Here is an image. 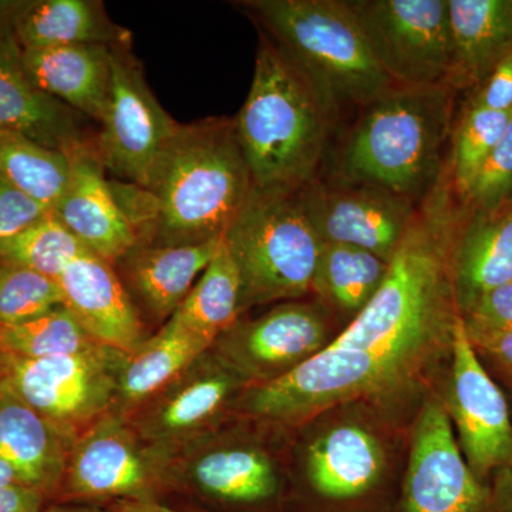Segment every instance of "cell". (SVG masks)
Listing matches in <instances>:
<instances>
[{"mask_svg":"<svg viewBox=\"0 0 512 512\" xmlns=\"http://www.w3.org/2000/svg\"><path fill=\"white\" fill-rule=\"evenodd\" d=\"M510 113L481 109L468 104L456 133L451 153L450 183L454 194L464 200L485 158L504 136Z\"/></svg>","mask_w":512,"mask_h":512,"instance_id":"cell-32","label":"cell"},{"mask_svg":"<svg viewBox=\"0 0 512 512\" xmlns=\"http://www.w3.org/2000/svg\"><path fill=\"white\" fill-rule=\"evenodd\" d=\"M210 349L168 319L157 335L144 340L127 356L113 412L127 417Z\"/></svg>","mask_w":512,"mask_h":512,"instance_id":"cell-26","label":"cell"},{"mask_svg":"<svg viewBox=\"0 0 512 512\" xmlns=\"http://www.w3.org/2000/svg\"><path fill=\"white\" fill-rule=\"evenodd\" d=\"M79 116L32 82L12 32H0V133L22 134L72 154L94 141L84 134Z\"/></svg>","mask_w":512,"mask_h":512,"instance_id":"cell-18","label":"cell"},{"mask_svg":"<svg viewBox=\"0 0 512 512\" xmlns=\"http://www.w3.org/2000/svg\"><path fill=\"white\" fill-rule=\"evenodd\" d=\"M402 512H493L490 485L468 466L443 400H427L414 426Z\"/></svg>","mask_w":512,"mask_h":512,"instance_id":"cell-13","label":"cell"},{"mask_svg":"<svg viewBox=\"0 0 512 512\" xmlns=\"http://www.w3.org/2000/svg\"><path fill=\"white\" fill-rule=\"evenodd\" d=\"M330 343L319 306L285 302L265 315L238 320L211 350L247 387L274 382Z\"/></svg>","mask_w":512,"mask_h":512,"instance_id":"cell-12","label":"cell"},{"mask_svg":"<svg viewBox=\"0 0 512 512\" xmlns=\"http://www.w3.org/2000/svg\"><path fill=\"white\" fill-rule=\"evenodd\" d=\"M180 126L151 92L133 40L114 45L109 97L94 138L107 173L143 187Z\"/></svg>","mask_w":512,"mask_h":512,"instance_id":"cell-6","label":"cell"},{"mask_svg":"<svg viewBox=\"0 0 512 512\" xmlns=\"http://www.w3.org/2000/svg\"><path fill=\"white\" fill-rule=\"evenodd\" d=\"M171 463L126 417L110 412L77 437L62 488L76 500L157 501L171 485Z\"/></svg>","mask_w":512,"mask_h":512,"instance_id":"cell-8","label":"cell"},{"mask_svg":"<svg viewBox=\"0 0 512 512\" xmlns=\"http://www.w3.org/2000/svg\"><path fill=\"white\" fill-rule=\"evenodd\" d=\"M467 336L480 359L487 360L512 393V332Z\"/></svg>","mask_w":512,"mask_h":512,"instance_id":"cell-38","label":"cell"},{"mask_svg":"<svg viewBox=\"0 0 512 512\" xmlns=\"http://www.w3.org/2000/svg\"><path fill=\"white\" fill-rule=\"evenodd\" d=\"M245 389L210 349L126 419L141 439L174 458L211 436Z\"/></svg>","mask_w":512,"mask_h":512,"instance_id":"cell-10","label":"cell"},{"mask_svg":"<svg viewBox=\"0 0 512 512\" xmlns=\"http://www.w3.org/2000/svg\"><path fill=\"white\" fill-rule=\"evenodd\" d=\"M77 437L32 409L0 379V457L22 485L45 495L59 491Z\"/></svg>","mask_w":512,"mask_h":512,"instance_id":"cell-19","label":"cell"},{"mask_svg":"<svg viewBox=\"0 0 512 512\" xmlns=\"http://www.w3.org/2000/svg\"><path fill=\"white\" fill-rule=\"evenodd\" d=\"M64 306L100 345L131 355L146 340L136 302L106 259L84 252L57 278Z\"/></svg>","mask_w":512,"mask_h":512,"instance_id":"cell-17","label":"cell"},{"mask_svg":"<svg viewBox=\"0 0 512 512\" xmlns=\"http://www.w3.org/2000/svg\"><path fill=\"white\" fill-rule=\"evenodd\" d=\"M239 6L299 67L333 114L346 106L366 109L396 87L346 0H247Z\"/></svg>","mask_w":512,"mask_h":512,"instance_id":"cell-4","label":"cell"},{"mask_svg":"<svg viewBox=\"0 0 512 512\" xmlns=\"http://www.w3.org/2000/svg\"><path fill=\"white\" fill-rule=\"evenodd\" d=\"M119 512H177L171 508L158 504V501H146V503H124Z\"/></svg>","mask_w":512,"mask_h":512,"instance_id":"cell-41","label":"cell"},{"mask_svg":"<svg viewBox=\"0 0 512 512\" xmlns=\"http://www.w3.org/2000/svg\"><path fill=\"white\" fill-rule=\"evenodd\" d=\"M306 478L323 500L346 503L369 494L382 480L386 457L380 441L359 424H339L306 451Z\"/></svg>","mask_w":512,"mask_h":512,"instance_id":"cell-22","label":"cell"},{"mask_svg":"<svg viewBox=\"0 0 512 512\" xmlns=\"http://www.w3.org/2000/svg\"><path fill=\"white\" fill-rule=\"evenodd\" d=\"M470 104L500 113L512 111V52L495 64L487 79L477 87Z\"/></svg>","mask_w":512,"mask_h":512,"instance_id":"cell-37","label":"cell"},{"mask_svg":"<svg viewBox=\"0 0 512 512\" xmlns=\"http://www.w3.org/2000/svg\"><path fill=\"white\" fill-rule=\"evenodd\" d=\"M70 154L16 133H0V177L52 212L70 177Z\"/></svg>","mask_w":512,"mask_h":512,"instance_id":"cell-29","label":"cell"},{"mask_svg":"<svg viewBox=\"0 0 512 512\" xmlns=\"http://www.w3.org/2000/svg\"><path fill=\"white\" fill-rule=\"evenodd\" d=\"M332 116L305 74L262 32L251 90L234 119L252 187L295 194L313 183Z\"/></svg>","mask_w":512,"mask_h":512,"instance_id":"cell-2","label":"cell"},{"mask_svg":"<svg viewBox=\"0 0 512 512\" xmlns=\"http://www.w3.org/2000/svg\"><path fill=\"white\" fill-rule=\"evenodd\" d=\"M0 485H22L18 474L0 457Z\"/></svg>","mask_w":512,"mask_h":512,"instance_id":"cell-42","label":"cell"},{"mask_svg":"<svg viewBox=\"0 0 512 512\" xmlns=\"http://www.w3.org/2000/svg\"><path fill=\"white\" fill-rule=\"evenodd\" d=\"M490 490L493 512H512V457L495 471Z\"/></svg>","mask_w":512,"mask_h":512,"instance_id":"cell-40","label":"cell"},{"mask_svg":"<svg viewBox=\"0 0 512 512\" xmlns=\"http://www.w3.org/2000/svg\"><path fill=\"white\" fill-rule=\"evenodd\" d=\"M384 72L399 87L447 84L448 0H346Z\"/></svg>","mask_w":512,"mask_h":512,"instance_id":"cell-9","label":"cell"},{"mask_svg":"<svg viewBox=\"0 0 512 512\" xmlns=\"http://www.w3.org/2000/svg\"><path fill=\"white\" fill-rule=\"evenodd\" d=\"M389 271V262L363 249L323 244L312 292L330 308L353 315L375 296Z\"/></svg>","mask_w":512,"mask_h":512,"instance_id":"cell-28","label":"cell"},{"mask_svg":"<svg viewBox=\"0 0 512 512\" xmlns=\"http://www.w3.org/2000/svg\"><path fill=\"white\" fill-rule=\"evenodd\" d=\"M511 52H512V47H511Z\"/></svg>","mask_w":512,"mask_h":512,"instance_id":"cell-45","label":"cell"},{"mask_svg":"<svg viewBox=\"0 0 512 512\" xmlns=\"http://www.w3.org/2000/svg\"><path fill=\"white\" fill-rule=\"evenodd\" d=\"M101 346L64 305L20 325L0 326V350L18 359L77 355Z\"/></svg>","mask_w":512,"mask_h":512,"instance_id":"cell-30","label":"cell"},{"mask_svg":"<svg viewBox=\"0 0 512 512\" xmlns=\"http://www.w3.org/2000/svg\"><path fill=\"white\" fill-rule=\"evenodd\" d=\"M127 356L106 346L45 359L8 356L0 379L36 412L80 434L113 412Z\"/></svg>","mask_w":512,"mask_h":512,"instance_id":"cell-7","label":"cell"},{"mask_svg":"<svg viewBox=\"0 0 512 512\" xmlns=\"http://www.w3.org/2000/svg\"><path fill=\"white\" fill-rule=\"evenodd\" d=\"M42 512H110L92 505H55Z\"/></svg>","mask_w":512,"mask_h":512,"instance_id":"cell-43","label":"cell"},{"mask_svg":"<svg viewBox=\"0 0 512 512\" xmlns=\"http://www.w3.org/2000/svg\"><path fill=\"white\" fill-rule=\"evenodd\" d=\"M222 239L237 268L242 313L266 303L298 301L312 292L323 242L298 192L252 187Z\"/></svg>","mask_w":512,"mask_h":512,"instance_id":"cell-5","label":"cell"},{"mask_svg":"<svg viewBox=\"0 0 512 512\" xmlns=\"http://www.w3.org/2000/svg\"><path fill=\"white\" fill-rule=\"evenodd\" d=\"M447 84L394 87L366 107L343 151L345 183L367 184L416 202L444 175L451 120Z\"/></svg>","mask_w":512,"mask_h":512,"instance_id":"cell-3","label":"cell"},{"mask_svg":"<svg viewBox=\"0 0 512 512\" xmlns=\"http://www.w3.org/2000/svg\"><path fill=\"white\" fill-rule=\"evenodd\" d=\"M110 181L137 245L222 238L252 188L234 119L222 117L181 124L143 187Z\"/></svg>","mask_w":512,"mask_h":512,"instance_id":"cell-1","label":"cell"},{"mask_svg":"<svg viewBox=\"0 0 512 512\" xmlns=\"http://www.w3.org/2000/svg\"><path fill=\"white\" fill-rule=\"evenodd\" d=\"M70 177L52 214L92 254L116 265L137 245V235L121 210L97 156L94 141L70 154Z\"/></svg>","mask_w":512,"mask_h":512,"instance_id":"cell-15","label":"cell"},{"mask_svg":"<svg viewBox=\"0 0 512 512\" xmlns=\"http://www.w3.org/2000/svg\"><path fill=\"white\" fill-rule=\"evenodd\" d=\"M512 198V114L504 136L498 141L464 197L467 211L487 210Z\"/></svg>","mask_w":512,"mask_h":512,"instance_id":"cell-34","label":"cell"},{"mask_svg":"<svg viewBox=\"0 0 512 512\" xmlns=\"http://www.w3.org/2000/svg\"><path fill=\"white\" fill-rule=\"evenodd\" d=\"M63 305L56 279L28 268L0 265V326L20 325Z\"/></svg>","mask_w":512,"mask_h":512,"instance_id":"cell-33","label":"cell"},{"mask_svg":"<svg viewBox=\"0 0 512 512\" xmlns=\"http://www.w3.org/2000/svg\"><path fill=\"white\" fill-rule=\"evenodd\" d=\"M460 316L467 335L512 332V282L481 293Z\"/></svg>","mask_w":512,"mask_h":512,"instance_id":"cell-35","label":"cell"},{"mask_svg":"<svg viewBox=\"0 0 512 512\" xmlns=\"http://www.w3.org/2000/svg\"><path fill=\"white\" fill-rule=\"evenodd\" d=\"M217 503L259 505L274 500L279 476L274 460L251 444L212 443L208 437L185 448L171 463V485Z\"/></svg>","mask_w":512,"mask_h":512,"instance_id":"cell-16","label":"cell"},{"mask_svg":"<svg viewBox=\"0 0 512 512\" xmlns=\"http://www.w3.org/2000/svg\"><path fill=\"white\" fill-rule=\"evenodd\" d=\"M222 238L201 244L136 245L116 265L131 298L157 320L170 319L220 248Z\"/></svg>","mask_w":512,"mask_h":512,"instance_id":"cell-21","label":"cell"},{"mask_svg":"<svg viewBox=\"0 0 512 512\" xmlns=\"http://www.w3.org/2000/svg\"><path fill=\"white\" fill-rule=\"evenodd\" d=\"M87 251L52 212L35 224L0 239V265L20 266L56 279Z\"/></svg>","mask_w":512,"mask_h":512,"instance_id":"cell-31","label":"cell"},{"mask_svg":"<svg viewBox=\"0 0 512 512\" xmlns=\"http://www.w3.org/2000/svg\"><path fill=\"white\" fill-rule=\"evenodd\" d=\"M451 281L460 315L481 293L512 282V198L487 210H461Z\"/></svg>","mask_w":512,"mask_h":512,"instance_id":"cell-20","label":"cell"},{"mask_svg":"<svg viewBox=\"0 0 512 512\" xmlns=\"http://www.w3.org/2000/svg\"><path fill=\"white\" fill-rule=\"evenodd\" d=\"M323 244L363 249L390 262L416 215V202L367 184H320L298 191Z\"/></svg>","mask_w":512,"mask_h":512,"instance_id":"cell-14","label":"cell"},{"mask_svg":"<svg viewBox=\"0 0 512 512\" xmlns=\"http://www.w3.org/2000/svg\"><path fill=\"white\" fill-rule=\"evenodd\" d=\"M6 362H8V356L0 350V377H2L3 372H5Z\"/></svg>","mask_w":512,"mask_h":512,"instance_id":"cell-44","label":"cell"},{"mask_svg":"<svg viewBox=\"0 0 512 512\" xmlns=\"http://www.w3.org/2000/svg\"><path fill=\"white\" fill-rule=\"evenodd\" d=\"M446 406L458 446L481 481L512 457V421L507 400L468 339L458 316L451 346Z\"/></svg>","mask_w":512,"mask_h":512,"instance_id":"cell-11","label":"cell"},{"mask_svg":"<svg viewBox=\"0 0 512 512\" xmlns=\"http://www.w3.org/2000/svg\"><path fill=\"white\" fill-rule=\"evenodd\" d=\"M451 56L447 86L477 87L512 47V0H448Z\"/></svg>","mask_w":512,"mask_h":512,"instance_id":"cell-25","label":"cell"},{"mask_svg":"<svg viewBox=\"0 0 512 512\" xmlns=\"http://www.w3.org/2000/svg\"><path fill=\"white\" fill-rule=\"evenodd\" d=\"M10 29L20 49L73 45H119L133 40L114 23L99 0H26L15 2Z\"/></svg>","mask_w":512,"mask_h":512,"instance_id":"cell-23","label":"cell"},{"mask_svg":"<svg viewBox=\"0 0 512 512\" xmlns=\"http://www.w3.org/2000/svg\"><path fill=\"white\" fill-rule=\"evenodd\" d=\"M23 52V50H22ZM113 46L73 45L23 52V64L42 92L97 123L109 97Z\"/></svg>","mask_w":512,"mask_h":512,"instance_id":"cell-24","label":"cell"},{"mask_svg":"<svg viewBox=\"0 0 512 512\" xmlns=\"http://www.w3.org/2000/svg\"><path fill=\"white\" fill-rule=\"evenodd\" d=\"M45 498L25 485H0V512H42Z\"/></svg>","mask_w":512,"mask_h":512,"instance_id":"cell-39","label":"cell"},{"mask_svg":"<svg viewBox=\"0 0 512 512\" xmlns=\"http://www.w3.org/2000/svg\"><path fill=\"white\" fill-rule=\"evenodd\" d=\"M49 212L0 177V239L13 237Z\"/></svg>","mask_w":512,"mask_h":512,"instance_id":"cell-36","label":"cell"},{"mask_svg":"<svg viewBox=\"0 0 512 512\" xmlns=\"http://www.w3.org/2000/svg\"><path fill=\"white\" fill-rule=\"evenodd\" d=\"M241 313L237 268L222 239L210 265L170 319L212 348Z\"/></svg>","mask_w":512,"mask_h":512,"instance_id":"cell-27","label":"cell"}]
</instances>
